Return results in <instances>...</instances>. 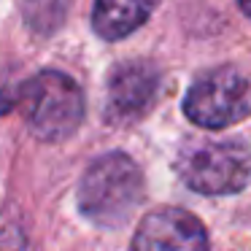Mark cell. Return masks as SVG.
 <instances>
[{
	"label": "cell",
	"mask_w": 251,
	"mask_h": 251,
	"mask_svg": "<svg viewBox=\"0 0 251 251\" xmlns=\"http://www.w3.org/2000/svg\"><path fill=\"white\" fill-rule=\"evenodd\" d=\"M143 197L141 168L127 154H103L87 168L78 186V205L100 227H122Z\"/></svg>",
	"instance_id": "6da1fadb"
},
{
	"label": "cell",
	"mask_w": 251,
	"mask_h": 251,
	"mask_svg": "<svg viewBox=\"0 0 251 251\" xmlns=\"http://www.w3.org/2000/svg\"><path fill=\"white\" fill-rule=\"evenodd\" d=\"M176 173L200 195H232L251 181V149L243 141H189L176 157Z\"/></svg>",
	"instance_id": "7a4b0ae2"
},
{
	"label": "cell",
	"mask_w": 251,
	"mask_h": 251,
	"mask_svg": "<svg viewBox=\"0 0 251 251\" xmlns=\"http://www.w3.org/2000/svg\"><path fill=\"white\" fill-rule=\"evenodd\" d=\"M19 111L38 138L62 141L81 125L84 95L65 73L44 71L19 89Z\"/></svg>",
	"instance_id": "3957f363"
},
{
	"label": "cell",
	"mask_w": 251,
	"mask_h": 251,
	"mask_svg": "<svg viewBox=\"0 0 251 251\" xmlns=\"http://www.w3.org/2000/svg\"><path fill=\"white\" fill-rule=\"evenodd\" d=\"M184 114L200 127H227L251 114V78L235 68L200 76L186 92Z\"/></svg>",
	"instance_id": "277c9868"
},
{
	"label": "cell",
	"mask_w": 251,
	"mask_h": 251,
	"mask_svg": "<svg viewBox=\"0 0 251 251\" xmlns=\"http://www.w3.org/2000/svg\"><path fill=\"white\" fill-rule=\"evenodd\" d=\"M132 251H208L202 224L181 208H157L141 219Z\"/></svg>",
	"instance_id": "5b68a950"
},
{
	"label": "cell",
	"mask_w": 251,
	"mask_h": 251,
	"mask_svg": "<svg viewBox=\"0 0 251 251\" xmlns=\"http://www.w3.org/2000/svg\"><path fill=\"white\" fill-rule=\"evenodd\" d=\"M159 92V71L146 60L125 62L108 78V108L105 114L119 125L138 122L154 105Z\"/></svg>",
	"instance_id": "8992f818"
},
{
	"label": "cell",
	"mask_w": 251,
	"mask_h": 251,
	"mask_svg": "<svg viewBox=\"0 0 251 251\" xmlns=\"http://www.w3.org/2000/svg\"><path fill=\"white\" fill-rule=\"evenodd\" d=\"M154 8L157 0H95L92 27L100 38L119 41L141 27Z\"/></svg>",
	"instance_id": "52a82bcc"
},
{
	"label": "cell",
	"mask_w": 251,
	"mask_h": 251,
	"mask_svg": "<svg viewBox=\"0 0 251 251\" xmlns=\"http://www.w3.org/2000/svg\"><path fill=\"white\" fill-rule=\"evenodd\" d=\"M65 6H68V0H27L25 3V14H27V22L35 30L51 33L62 22Z\"/></svg>",
	"instance_id": "ba28073f"
},
{
	"label": "cell",
	"mask_w": 251,
	"mask_h": 251,
	"mask_svg": "<svg viewBox=\"0 0 251 251\" xmlns=\"http://www.w3.org/2000/svg\"><path fill=\"white\" fill-rule=\"evenodd\" d=\"M238 6H240V11H243L246 17H251V0H238Z\"/></svg>",
	"instance_id": "9c48e42d"
}]
</instances>
